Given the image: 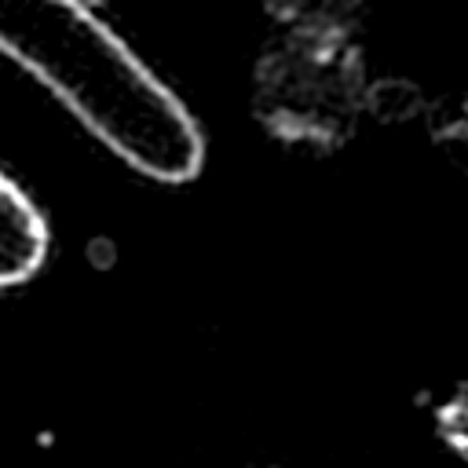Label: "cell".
<instances>
[{
  "mask_svg": "<svg viewBox=\"0 0 468 468\" xmlns=\"http://www.w3.org/2000/svg\"><path fill=\"white\" fill-rule=\"evenodd\" d=\"M51 249V230L33 197L0 172V289L29 282Z\"/></svg>",
  "mask_w": 468,
  "mask_h": 468,
  "instance_id": "obj_2",
  "label": "cell"
},
{
  "mask_svg": "<svg viewBox=\"0 0 468 468\" xmlns=\"http://www.w3.org/2000/svg\"><path fill=\"white\" fill-rule=\"evenodd\" d=\"M0 51L135 172L157 183L201 172L205 139L190 110L84 0H0Z\"/></svg>",
  "mask_w": 468,
  "mask_h": 468,
  "instance_id": "obj_1",
  "label": "cell"
},
{
  "mask_svg": "<svg viewBox=\"0 0 468 468\" xmlns=\"http://www.w3.org/2000/svg\"><path fill=\"white\" fill-rule=\"evenodd\" d=\"M439 431L461 457H468V384L439 406Z\"/></svg>",
  "mask_w": 468,
  "mask_h": 468,
  "instance_id": "obj_3",
  "label": "cell"
}]
</instances>
